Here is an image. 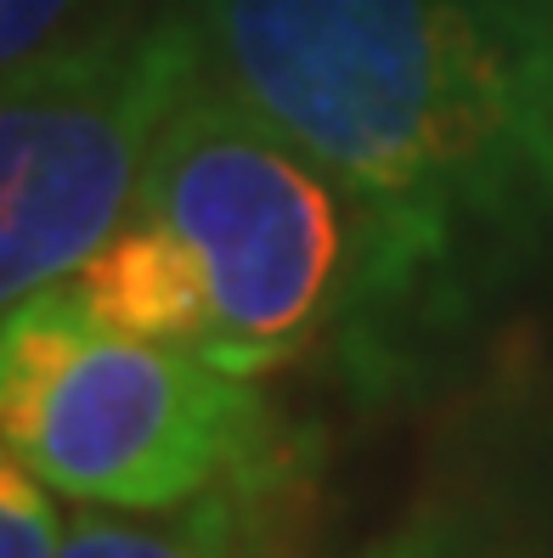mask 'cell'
I'll use <instances>...</instances> for the list:
<instances>
[{
  "label": "cell",
  "mask_w": 553,
  "mask_h": 558,
  "mask_svg": "<svg viewBox=\"0 0 553 558\" xmlns=\"http://www.w3.org/2000/svg\"><path fill=\"white\" fill-rule=\"evenodd\" d=\"M204 74L300 142L362 226L345 373L389 396L553 243V0H187Z\"/></svg>",
  "instance_id": "6da1fadb"
},
{
  "label": "cell",
  "mask_w": 553,
  "mask_h": 558,
  "mask_svg": "<svg viewBox=\"0 0 553 558\" xmlns=\"http://www.w3.org/2000/svg\"><path fill=\"white\" fill-rule=\"evenodd\" d=\"M362 226L322 163L209 74L170 119L119 232L69 277L96 322L238 378L339 344Z\"/></svg>",
  "instance_id": "7a4b0ae2"
},
{
  "label": "cell",
  "mask_w": 553,
  "mask_h": 558,
  "mask_svg": "<svg viewBox=\"0 0 553 558\" xmlns=\"http://www.w3.org/2000/svg\"><path fill=\"white\" fill-rule=\"evenodd\" d=\"M0 435L57 497L124 513H165L282 469L254 378L96 322L74 282L7 305Z\"/></svg>",
  "instance_id": "3957f363"
},
{
  "label": "cell",
  "mask_w": 553,
  "mask_h": 558,
  "mask_svg": "<svg viewBox=\"0 0 553 558\" xmlns=\"http://www.w3.org/2000/svg\"><path fill=\"white\" fill-rule=\"evenodd\" d=\"M204 80L187 0L136 28L7 74L0 90V300L80 277Z\"/></svg>",
  "instance_id": "277c9868"
},
{
  "label": "cell",
  "mask_w": 553,
  "mask_h": 558,
  "mask_svg": "<svg viewBox=\"0 0 553 558\" xmlns=\"http://www.w3.org/2000/svg\"><path fill=\"white\" fill-rule=\"evenodd\" d=\"M266 490L272 480H243L165 513L80 502L62 558H254V508Z\"/></svg>",
  "instance_id": "5b68a950"
},
{
  "label": "cell",
  "mask_w": 553,
  "mask_h": 558,
  "mask_svg": "<svg viewBox=\"0 0 553 558\" xmlns=\"http://www.w3.org/2000/svg\"><path fill=\"white\" fill-rule=\"evenodd\" d=\"M153 0H0V69H35L153 17Z\"/></svg>",
  "instance_id": "8992f818"
},
{
  "label": "cell",
  "mask_w": 553,
  "mask_h": 558,
  "mask_svg": "<svg viewBox=\"0 0 553 558\" xmlns=\"http://www.w3.org/2000/svg\"><path fill=\"white\" fill-rule=\"evenodd\" d=\"M362 558H542L508 519L474 508H430L407 519L396 536H384Z\"/></svg>",
  "instance_id": "52a82bcc"
},
{
  "label": "cell",
  "mask_w": 553,
  "mask_h": 558,
  "mask_svg": "<svg viewBox=\"0 0 553 558\" xmlns=\"http://www.w3.org/2000/svg\"><path fill=\"white\" fill-rule=\"evenodd\" d=\"M62 542H69V524H62L57 490L7 451V463H0V558H62Z\"/></svg>",
  "instance_id": "ba28073f"
}]
</instances>
